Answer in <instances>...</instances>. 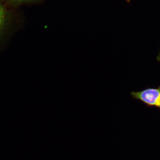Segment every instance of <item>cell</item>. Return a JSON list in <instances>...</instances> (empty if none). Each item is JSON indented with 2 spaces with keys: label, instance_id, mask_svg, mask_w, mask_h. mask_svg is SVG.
Instances as JSON below:
<instances>
[{
  "label": "cell",
  "instance_id": "cell-1",
  "mask_svg": "<svg viewBox=\"0 0 160 160\" xmlns=\"http://www.w3.org/2000/svg\"><path fill=\"white\" fill-rule=\"evenodd\" d=\"M130 94L132 98L141 101L147 106L160 109V86L158 88H148L142 91H132Z\"/></svg>",
  "mask_w": 160,
  "mask_h": 160
},
{
  "label": "cell",
  "instance_id": "cell-4",
  "mask_svg": "<svg viewBox=\"0 0 160 160\" xmlns=\"http://www.w3.org/2000/svg\"><path fill=\"white\" fill-rule=\"evenodd\" d=\"M157 60H158V61H159V62H160V52L158 56Z\"/></svg>",
  "mask_w": 160,
  "mask_h": 160
},
{
  "label": "cell",
  "instance_id": "cell-2",
  "mask_svg": "<svg viewBox=\"0 0 160 160\" xmlns=\"http://www.w3.org/2000/svg\"><path fill=\"white\" fill-rule=\"evenodd\" d=\"M7 20V12L5 7L0 3V35L5 28Z\"/></svg>",
  "mask_w": 160,
  "mask_h": 160
},
{
  "label": "cell",
  "instance_id": "cell-3",
  "mask_svg": "<svg viewBox=\"0 0 160 160\" xmlns=\"http://www.w3.org/2000/svg\"><path fill=\"white\" fill-rule=\"evenodd\" d=\"M9 2L13 3V4H20L28 2H33L36 0H7Z\"/></svg>",
  "mask_w": 160,
  "mask_h": 160
},
{
  "label": "cell",
  "instance_id": "cell-5",
  "mask_svg": "<svg viewBox=\"0 0 160 160\" xmlns=\"http://www.w3.org/2000/svg\"><path fill=\"white\" fill-rule=\"evenodd\" d=\"M128 1H129V0H128Z\"/></svg>",
  "mask_w": 160,
  "mask_h": 160
}]
</instances>
